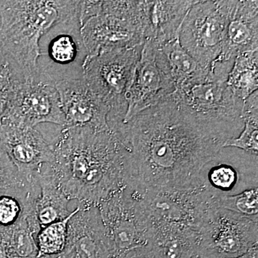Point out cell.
<instances>
[{"instance_id": "6da1fadb", "label": "cell", "mask_w": 258, "mask_h": 258, "mask_svg": "<svg viewBox=\"0 0 258 258\" xmlns=\"http://www.w3.org/2000/svg\"><path fill=\"white\" fill-rule=\"evenodd\" d=\"M129 152L126 183L188 189L221 144L203 134L179 109L173 94L112 131Z\"/></svg>"}, {"instance_id": "7a4b0ae2", "label": "cell", "mask_w": 258, "mask_h": 258, "mask_svg": "<svg viewBox=\"0 0 258 258\" xmlns=\"http://www.w3.org/2000/svg\"><path fill=\"white\" fill-rule=\"evenodd\" d=\"M52 147L47 165L68 199L81 208L98 207L126 184L129 152L111 129L64 127Z\"/></svg>"}, {"instance_id": "3957f363", "label": "cell", "mask_w": 258, "mask_h": 258, "mask_svg": "<svg viewBox=\"0 0 258 258\" xmlns=\"http://www.w3.org/2000/svg\"><path fill=\"white\" fill-rule=\"evenodd\" d=\"M80 1H0V45L23 79L39 72L40 40L79 16Z\"/></svg>"}, {"instance_id": "277c9868", "label": "cell", "mask_w": 258, "mask_h": 258, "mask_svg": "<svg viewBox=\"0 0 258 258\" xmlns=\"http://www.w3.org/2000/svg\"><path fill=\"white\" fill-rule=\"evenodd\" d=\"M228 74L209 71L173 93L178 108L203 134L221 144L238 137L244 127L243 102L227 85Z\"/></svg>"}, {"instance_id": "5b68a950", "label": "cell", "mask_w": 258, "mask_h": 258, "mask_svg": "<svg viewBox=\"0 0 258 258\" xmlns=\"http://www.w3.org/2000/svg\"><path fill=\"white\" fill-rule=\"evenodd\" d=\"M98 208L111 258H125L150 249L152 227L137 186L125 184Z\"/></svg>"}, {"instance_id": "8992f818", "label": "cell", "mask_w": 258, "mask_h": 258, "mask_svg": "<svg viewBox=\"0 0 258 258\" xmlns=\"http://www.w3.org/2000/svg\"><path fill=\"white\" fill-rule=\"evenodd\" d=\"M142 46L116 49L96 55H86L83 79L110 108L111 130L119 126L127 110L125 95L133 81Z\"/></svg>"}, {"instance_id": "52a82bcc", "label": "cell", "mask_w": 258, "mask_h": 258, "mask_svg": "<svg viewBox=\"0 0 258 258\" xmlns=\"http://www.w3.org/2000/svg\"><path fill=\"white\" fill-rule=\"evenodd\" d=\"M137 187L152 231L198 236L204 219L212 209L210 197L200 186L188 189Z\"/></svg>"}, {"instance_id": "ba28073f", "label": "cell", "mask_w": 258, "mask_h": 258, "mask_svg": "<svg viewBox=\"0 0 258 258\" xmlns=\"http://www.w3.org/2000/svg\"><path fill=\"white\" fill-rule=\"evenodd\" d=\"M87 55L142 46L139 1H101L99 13L81 25Z\"/></svg>"}, {"instance_id": "9c48e42d", "label": "cell", "mask_w": 258, "mask_h": 258, "mask_svg": "<svg viewBox=\"0 0 258 258\" xmlns=\"http://www.w3.org/2000/svg\"><path fill=\"white\" fill-rule=\"evenodd\" d=\"M227 13L228 1H198L180 27V44L206 71L221 53Z\"/></svg>"}, {"instance_id": "30bf717a", "label": "cell", "mask_w": 258, "mask_h": 258, "mask_svg": "<svg viewBox=\"0 0 258 258\" xmlns=\"http://www.w3.org/2000/svg\"><path fill=\"white\" fill-rule=\"evenodd\" d=\"M258 244V221L224 209L209 210L197 246L220 258L240 257Z\"/></svg>"}, {"instance_id": "8fae6325", "label": "cell", "mask_w": 258, "mask_h": 258, "mask_svg": "<svg viewBox=\"0 0 258 258\" xmlns=\"http://www.w3.org/2000/svg\"><path fill=\"white\" fill-rule=\"evenodd\" d=\"M3 121L33 128L43 123L64 127L66 121L55 81L40 70L28 79L20 80Z\"/></svg>"}, {"instance_id": "7c38bea8", "label": "cell", "mask_w": 258, "mask_h": 258, "mask_svg": "<svg viewBox=\"0 0 258 258\" xmlns=\"http://www.w3.org/2000/svg\"><path fill=\"white\" fill-rule=\"evenodd\" d=\"M175 91L157 45L144 42L133 81L125 95L127 110L120 125L169 98Z\"/></svg>"}, {"instance_id": "4fadbf2b", "label": "cell", "mask_w": 258, "mask_h": 258, "mask_svg": "<svg viewBox=\"0 0 258 258\" xmlns=\"http://www.w3.org/2000/svg\"><path fill=\"white\" fill-rule=\"evenodd\" d=\"M0 142L26 186L36 182L37 174L53 159L52 145L33 127L2 122Z\"/></svg>"}, {"instance_id": "5bb4252c", "label": "cell", "mask_w": 258, "mask_h": 258, "mask_svg": "<svg viewBox=\"0 0 258 258\" xmlns=\"http://www.w3.org/2000/svg\"><path fill=\"white\" fill-rule=\"evenodd\" d=\"M56 88L66 121L64 127L110 130L109 107L93 92L84 79L62 80L56 82Z\"/></svg>"}, {"instance_id": "9a60e30c", "label": "cell", "mask_w": 258, "mask_h": 258, "mask_svg": "<svg viewBox=\"0 0 258 258\" xmlns=\"http://www.w3.org/2000/svg\"><path fill=\"white\" fill-rule=\"evenodd\" d=\"M257 50L258 2L228 1L223 47L213 64L234 62L235 57L240 53Z\"/></svg>"}, {"instance_id": "2e32d148", "label": "cell", "mask_w": 258, "mask_h": 258, "mask_svg": "<svg viewBox=\"0 0 258 258\" xmlns=\"http://www.w3.org/2000/svg\"><path fill=\"white\" fill-rule=\"evenodd\" d=\"M194 0L139 1L141 26L144 42L161 45L179 36L185 17L195 3Z\"/></svg>"}, {"instance_id": "e0dca14e", "label": "cell", "mask_w": 258, "mask_h": 258, "mask_svg": "<svg viewBox=\"0 0 258 258\" xmlns=\"http://www.w3.org/2000/svg\"><path fill=\"white\" fill-rule=\"evenodd\" d=\"M62 253L70 258H111L98 207L81 208L71 218Z\"/></svg>"}, {"instance_id": "ac0fdd59", "label": "cell", "mask_w": 258, "mask_h": 258, "mask_svg": "<svg viewBox=\"0 0 258 258\" xmlns=\"http://www.w3.org/2000/svg\"><path fill=\"white\" fill-rule=\"evenodd\" d=\"M217 157L204 166L197 184L210 198L231 196L258 187L257 167L244 169L220 161Z\"/></svg>"}, {"instance_id": "d6986e66", "label": "cell", "mask_w": 258, "mask_h": 258, "mask_svg": "<svg viewBox=\"0 0 258 258\" xmlns=\"http://www.w3.org/2000/svg\"><path fill=\"white\" fill-rule=\"evenodd\" d=\"M39 173L36 181L40 194L36 200V214L40 229L63 220L71 215L70 200L61 189L48 165Z\"/></svg>"}, {"instance_id": "ffe728a7", "label": "cell", "mask_w": 258, "mask_h": 258, "mask_svg": "<svg viewBox=\"0 0 258 258\" xmlns=\"http://www.w3.org/2000/svg\"><path fill=\"white\" fill-rule=\"evenodd\" d=\"M158 49L176 90L185 83L202 77L209 71L203 69L181 46L179 36L159 45Z\"/></svg>"}, {"instance_id": "44dd1931", "label": "cell", "mask_w": 258, "mask_h": 258, "mask_svg": "<svg viewBox=\"0 0 258 258\" xmlns=\"http://www.w3.org/2000/svg\"><path fill=\"white\" fill-rule=\"evenodd\" d=\"M227 85L242 101L257 91L258 50L242 52L235 57Z\"/></svg>"}, {"instance_id": "7402d4cb", "label": "cell", "mask_w": 258, "mask_h": 258, "mask_svg": "<svg viewBox=\"0 0 258 258\" xmlns=\"http://www.w3.org/2000/svg\"><path fill=\"white\" fill-rule=\"evenodd\" d=\"M194 234L170 231H152L149 249L154 258H189L197 246Z\"/></svg>"}, {"instance_id": "603a6c76", "label": "cell", "mask_w": 258, "mask_h": 258, "mask_svg": "<svg viewBox=\"0 0 258 258\" xmlns=\"http://www.w3.org/2000/svg\"><path fill=\"white\" fill-rule=\"evenodd\" d=\"M244 127L238 137L225 142L224 148L235 147L249 155L258 154V91L243 102L242 111Z\"/></svg>"}, {"instance_id": "cb8c5ba5", "label": "cell", "mask_w": 258, "mask_h": 258, "mask_svg": "<svg viewBox=\"0 0 258 258\" xmlns=\"http://www.w3.org/2000/svg\"><path fill=\"white\" fill-rule=\"evenodd\" d=\"M81 209L79 205L66 218L40 229L36 236L37 258L50 257L63 252L67 243L70 220Z\"/></svg>"}, {"instance_id": "d4e9b609", "label": "cell", "mask_w": 258, "mask_h": 258, "mask_svg": "<svg viewBox=\"0 0 258 258\" xmlns=\"http://www.w3.org/2000/svg\"><path fill=\"white\" fill-rule=\"evenodd\" d=\"M214 208L224 209L258 221V187L237 195L211 199Z\"/></svg>"}, {"instance_id": "484cf974", "label": "cell", "mask_w": 258, "mask_h": 258, "mask_svg": "<svg viewBox=\"0 0 258 258\" xmlns=\"http://www.w3.org/2000/svg\"><path fill=\"white\" fill-rule=\"evenodd\" d=\"M19 72L9 60L0 70V123L9 113L20 80Z\"/></svg>"}, {"instance_id": "4316f807", "label": "cell", "mask_w": 258, "mask_h": 258, "mask_svg": "<svg viewBox=\"0 0 258 258\" xmlns=\"http://www.w3.org/2000/svg\"><path fill=\"white\" fill-rule=\"evenodd\" d=\"M25 186V181L0 142V190L11 188L23 189Z\"/></svg>"}, {"instance_id": "83f0119b", "label": "cell", "mask_w": 258, "mask_h": 258, "mask_svg": "<svg viewBox=\"0 0 258 258\" xmlns=\"http://www.w3.org/2000/svg\"><path fill=\"white\" fill-rule=\"evenodd\" d=\"M77 52L76 42L69 35H62L55 37L49 46L50 57L57 63L72 62L76 58Z\"/></svg>"}, {"instance_id": "f1b7e54d", "label": "cell", "mask_w": 258, "mask_h": 258, "mask_svg": "<svg viewBox=\"0 0 258 258\" xmlns=\"http://www.w3.org/2000/svg\"><path fill=\"white\" fill-rule=\"evenodd\" d=\"M23 212V199L18 200L11 195L0 196V229L15 225Z\"/></svg>"}, {"instance_id": "f546056e", "label": "cell", "mask_w": 258, "mask_h": 258, "mask_svg": "<svg viewBox=\"0 0 258 258\" xmlns=\"http://www.w3.org/2000/svg\"><path fill=\"white\" fill-rule=\"evenodd\" d=\"M189 258H220L215 254L205 250L201 247L196 246L193 252L190 254Z\"/></svg>"}, {"instance_id": "4dcf8cb0", "label": "cell", "mask_w": 258, "mask_h": 258, "mask_svg": "<svg viewBox=\"0 0 258 258\" xmlns=\"http://www.w3.org/2000/svg\"><path fill=\"white\" fill-rule=\"evenodd\" d=\"M236 258H258V244L249 249L246 253Z\"/></svg>"}, {"instance_id": "1f68e13d", "label": "cell", "mask_w": 258, "mask_h": 258, "mask_svg": "<svg viewBox=\"0 0 258 258\" xmlns=\"http://www.w3.org/2000/svg\"><path fill=\"white\" fill-rule=\"evenodd\" d=\"M125 258H154L153 257L150 251H141V252H134L133 254H129Z\"/></svg>"}, {"instance_id": "d6a6232c", "label": "cell", "mask_w": 258, "mask_h": 258, "mask_svg": "<svg viewBox=\"0 0 258 258\" xmlns=\"http://www.w3.org/2000/svg\"><path fill=\"white\" fill-rule=\"evenodd\" d=\"M7 61H8V57H7L3 47H2L1 45H0V70H1L2 68L4 66V64L6 63Z\"/></svg>"}, {"instance_id": "836d02e7", "label": "cell", "mask_w": 258, "mask_h": 258, "mask_svg": "<svg viewBox=\"0 0 258 258\" xmlns=\"http://www.w3.org/2000/svg\"><path fill=\"white\" fill-rule=\"evenodd\" d=\"M0 258H9L3 244L0 243Z\"/></svg>"}, {"instance_id": "e575fe53", "label": "cell", "mask_w": 258, "mask_h": 258, "mask_svg": "<svg viewBox=\"0 0 258 258\" xmlns=\"http://www.w3.org/2000/svg\"><path fill=\"white\" fill-rule=\"evenodd\" d=\"M41 258H70L69 256L66 255L64 253L57 254V255L50 256V257H45Z\"/></svg>"}]
</instances>
